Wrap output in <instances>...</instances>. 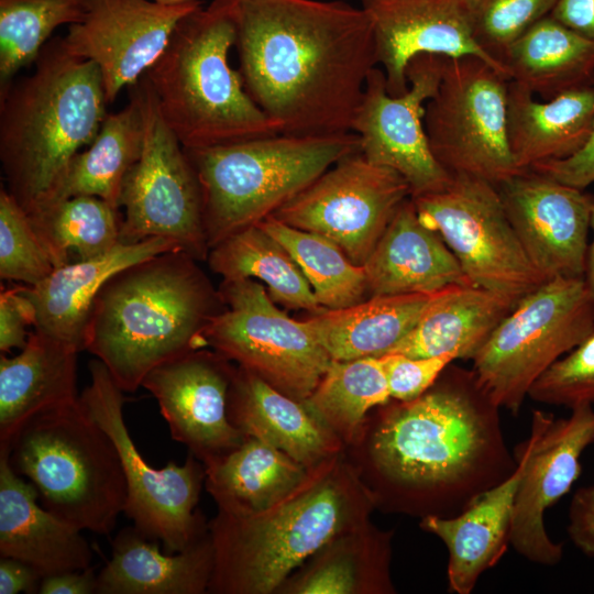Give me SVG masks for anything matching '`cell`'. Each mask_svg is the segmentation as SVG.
Listing matches in <instances>:
<instances>
[{
  "mask_svg": "<svg viewBox=\"0 0 594 594\" xmlns=\"http://www.w3.org/2000/svg\"><path fill=\"white\" fill-rule=\"evenodd\" d=\"M374 33L377 64L391 96L408 90L406 68L419 54L475 55L506 74L475 42L466 0H361ZM508 78V76H507Z\"/></svg>",
  "mask_w": 594,
  "mask_h": 594,
  "instance_id": "21",
  "label": "cell"
},
{
  "mask_svg": "<svg viewBox=\"0 0 594 594\" xmlns=\"http://www.w3.org/2000/svg\"><path fill=\"white\" fill-rule=\"evenodd\" d=\"M517 81L507 84V139L520 169L565 160L581 151L594 129V84L543 102Z\"/></svg>",
  "mask_w": 594,
  "mask_h": 594,
  "instance_id": "27",
  "label": "cell"
},
{
  "mask_svg": "<svg viewBox=\"0 0 594 594\" xmlns=\"http://www.w3.org/2000/svg\"><path fill=\"white\" fill-rule=\"evenodd\" d=\"M591 229L593 231V239L587 248L584 280L594 300V201L591 213Z\"/></svg>",
  "mask_w": 594,
  "mask_h": 594,
  "instance_id": "51",
  "label": "cell"
},
{
  "mask_svg": "<svg viewBox=\"0 0 594 594\" xmlns=\"http://www.w3.org/2000/svg\"><path fill=\"white\" fill-rule=\"evenodd\" d=\"M160 1L175 2V1H182V0H160Z\"/></svg>",
  "mask_w": 594,
  "mask_h": 594,
  "instance_id": "52",
  "label": "cell"
},
{
  "mask_svg": "<svg viewBox=\"0 0 594 594\" xmlns=\"http://www.w3.org/2000/svg\"><path fill=\"white\" fill-rule=\"evenodd\" d=\"M142 108V152L128 173L120 196V239L124 243L161 237L196 260L209 253L201 186L177 136L163 119L143 76L133 85Z\"/></svg>",
  "mask_w": 594,
  "mask_h": 594,
  "instance_id": "11",
  "label": "cell"
},
{
  "mask_svg": "<svg viewBox=\"0 0 594 594\" xmlns=\"http://www.w3.org/2000/svg\"><path fill=\"white\" fill-rule=\"evenodd\" d=\"M54 270L52 260L37 238L29 215L10 195L0 189V277L33 286Z\"/></svg>",
  "mask_w": 594,
  "mask_h": 594,
  "instance_id": "40",
  "label": "cell"
},
{
  "mask_svg": "<svg viewBox=\"0 0 594 594\" xmlns=\"http://www.w3.org/2000/svg\"><path fill=\"white\" fill-rule=\"evenodd\" d=\"M557 1L466 0L474 40L503 66L508 47L535 23L549 15Z\"/></svg>",
  "mask_w": 594,
  "mask_h": 594,
  "instance_id": "41",
  "label": "cell"
},
{
  "mask_svg": "<svg viewBox=\"0 0 594 594\" xmlns=\"http://www.w3.org/2000/svg\"><path fill=\"white\" fill-rule=\"evenodd\" d=\"M31 74L0 91V162L6 189L32 215L55 201L78 153L96 138L108 105L101 74L50 40Z\"/></svg>",
  "mask_w": 594,
  "mask_h": 594,
  "instance_id": "3",
  "label": "cell"
},
{
  "mask_svg": "<svg viewBox=\"0 0 594 594\" xmlns=\"http://www.w3.org/2000/svg\"><path fill=\"white\" fill-rule=\"evenodd\" d=\"M290 254L324 309H342L364 300L369 292L363 266L353 263L330 239L290 227L271 216L258 223Z\"/></svg>",
  "mask_w": 594,
  "mask_h": 594,
  "instance_id": "37",
  "label": "cell"
},
{
  "mask_svg": "<svg viewBox=\"0 0 594 594\" xmlns=\"http://www.w3.org/2000/svg\"><path fill=\"white\" fill-rule=\"evenodd\" d=\"M370 452L389 503L421 518L460 514L517 466L501 408L451 364L420 397L382 410Z\"/></svg>",
  "mask_w": 594,
  "mask_h": 594,
  "instance_id": "2",
  "label": "cell"
},
{
  "mask_svg": "<svg viewBox=\"0 0 594 594\" xmlns=\"http://www.w3.org/2000/svg\"><path fill=\"white\" fill-rule=\"evenodd\" d=\"M89 0H0V91L37 58L61 25L78 23Z\"/></svg>",
  "mask_w": 594,
  "mask_h": 594,
  "instance_id": "39",
  "label": "cell"
},
{
  "mask_svg": "<svg viewBox=\"0 0 594 594\" xmlns=\"http://www.w3.org/2000/svg\"><path fill=\"white\" fill-rule=\"evenodd\" d=\"M94 568L64 571L42 578L40 594H94L98 581Z\"/></svg>",
  "mask_w": 594,
  "mask_h": 594,
  "instance_id": "48",
  "label": "cell"
},
{
  "mask_svg": "<svg viewBox=\"0 0 594 594\" xmlns=\"http://www.w3.org/2000/svg\"><path fill=\"white\" fill-rule=\"evenodd\" d=\"M386 375L391 397L410 402L425 394L455 358L441 354L430 358H410L399 353L380 356Z\"/></svg>",
  "mask_w": 594,
  "mask_h": 594,
  "instance_id": "43",
  "label": "cell"
},
{
  "mask_svg": "<svg viewBox=\"0 0 594 594\" xmlns=\"http://www.w3.org/2000/svg\"><path fill=\"white\" fill-rule=\"evenodd\" d=\"M566 418L532 411L530 435L517 446L524 469L517 485L509 543L524 559L553 566L563 546L549 536L544 514L572 487L581 474V455L594 442V408L583 405Z\"/></svg>",
  "mask_w": 594,
  "mask_h": 594,
  "instance_id": "17",
  "label": "cell"
},
{
  "mask_svg": "<svg viewBox=\"0 0 594 594\" xmlns=\"http://www.w3.org/2000/svg\"><path fill=\"white\" fill-rule=\"evenodd\" d=\"M363 268L372 296L431 294L471 284L443 239L421 222L411 197L397 209Z\"/></svg>",
  "mask_w": 594,
  "mask_h": 594,
  "instance_id": "24",
  "label": "cell"
},
{
  "mask_svg": "<svg viewBox=\"0 0 594 594\" xmlns=\"http://www.w3.org/2000/svg\"><path fill=\"white\" fill-rule=\"evenodd\" d=\"M356 570L353 562L343 557L332 559L309 573L296 587L305 594H345L356 590Z\"/></svg>",
  "mask_w": 594,
  "mask_h": 594,
  "instance_id": "45",
  "label": "cell"
},
{
  "mask_svg": "<svg viewBox=\"0 0 594 594\" xmlns=\"http://www.w3.org/2000/svg\"><path fill=\"white\" fill-rule=\"evenodd\" d=\"M219 292L226 307L205 329L201 348L304 402L332 362L307 321L289 318L253 279L223 280Z\"/></svg>",
  "mask_w": 594,
  "mask_h": 594,
  "instance_id": "12",
  "label": "cell"
},
{
  "mask_svg": "<svg viewBox=\"0 0 594 594\" xmlns=\"http://www.w3.org/2000/svg\"><path fill=\"white\" fill-rule=\"evenodd\" d=\"M88 367L90 383L79 399L116 444L128 490L124 514L140 532L160 540L166 552L187 549L201 538L195 508L206 469L191 453L183 465L174 462L161 469L150 465L125 425L122 388L99 359L91 360Z\"/></svg>",
  "mask_w": 594,
  "mask_h": 594,
  "instance_id": "14",
  "label": "cell"
},
{
  "mask_svg": "<svg viewBox=\"0 0 594 594\" xmlns=\"http://www.w3.org/2000/svg\"><path fill=\"white\" fill-rule=\"evenodd\" d=\"M29 218L54 268L103 255L121 242L119 210L95 196L55 201Z\"/></svg>",
  "mask_w": 594,
  "mask_h": 594,
  "instance_id": "36",
  "label": "cell"
},
{
  "mask_svg": "<svg viewBox=\"0 0 594 594\" xmlns=\"http://www.w3.org/2000/svg\"><path fill=\"white\" fill-rule=\"evenodd\" d=\"M529 169L544 174L564 185L585 189L594 183V129L585 146L573 156L540 163Z\"/></svg>",
  "mask_w": 594,
  "mask_h": 594,
  "instance_id": "46",
  "label": "cell"
},
{
  "mask_svg": "<svg viewBox=\"0 0 594 594\" xmlns=\"http://www.w3.org/2000/svg\"><path fill=\"white\" fill-rule=\"evenodd\" d=\"M239 70L282 134L352 132L378 66L373 26L345 0H235Z\"/></svg>",
  "mask_w": 594,
  "mask_h": 594,
  "instance_id": "1",
  "label": "cell"
},
{
  "mask_svg": "<svg viewBox=\"0 0 594 594\" xmlns=\"http://www.w3.org/2000/svg\"><path fill=\"white\" fill-rule=\"evenodd\" d=\"M532 400L573 409L594 404V327L573 350L554 362L531 386Z\"/></svg>",
  "mask_w": 594,
  "mask_h": 594,
  "instance_id": "42",
  "label": "cell"
},
{
  "mask_svg": "<svg viewBox=\"0 0 594 594\" xmlns=\"http://www.w3.org/2000/svg\"><path fill=\"white\" fill-rule=\"evenodd\" d=\"M566 531L573 544L594 558V485L579 488L572 496Z\"/></svg>",
  "mask_w": 594,
  "mask_h": 594,
  "instance_id": "47",
  "label": "cell"
},
{
  "mask_svg": "<svg viewBox=\"0 0 594 594\" xmlns=\"http://www.w3.org/2000/svg\"><path fill=\"white\" fill-rule=\"evenodd\" d=\"M437 293L372 296L351 307L326 309L306 321L332 360L378 358L415 327Z\"/></svg>",
  "mask_w": 594,
  "mask_h": 594,
  "instance_id": "31",
  "label": "cell"
},
{
  "mask_svg": "<svg viewBox=\"0 0 594 594\" xmlns=\"http://www.w3.org/2000/svg\"><path fill=\"white\" fill-rule=\"evenodd\" d=\"M508 78L475 55L447 57L441 82L425 106L430 150L449 174L497 186L518 168L506 127Z\"/></svg>",
  "mask_w": 594,
  "mask_h": 594,
  "instance_id": "10",
  "label": "cell"
},
{
  "mask_svg": "<svg viewBox=\"0 0 594 594\" xmlns=\"http://www.w3.org/2000/svg\"><path fill=\"white\" fill-rule=\"evenodd\" d=\"M200 7V0H89L63 40L72 54L96 64L113 103L158 59L178 22Z\"/></svg>",
  "mask_w": 594,
  "mask_h": 594,
  "instance_id": "18",
  "label": "cell"
},
{
  "mask_svg": "<svg viewBox=\"0 0 594 594\" xmlns=\"http://www.w3.org/2000/svg\"><path fill=\"white\" fill-rule=\"evenodd\" d=\"M36 312L32 301L21 286L2 289L0 294V351L23 349L30 332L35 326Z\"/></svg>",
  "mask_w": 594,
  "mask_h": 594,
  "instance_id": "44",
  "label": "cell"
},
{
  "mask_svg": "<svg viewBox=\"0 0 594 594\" xmlns=\"http://www.w3.org/2000/svg\"><path fill=\"white\" fill-rule=\"evenodd\" d=\"M531 264L550 280L584 277L594 197L534 169L496 186Z\"/></svg>",
  "mask_w": 594,
  "mask_h": 594,
  "instance_id": "19",
  "label": "cell"
},
{
  "mask_svg": "<svg viewBox=\"0 0 594 594\" xmlns=\"http://www.w3.org/2000/svg\"><path fill=\"white\" fill-rule=\"evenodd\" d=\"M410 197V187L399 173L370 162L358 151L338 161L273 217L330 239L363 266L397 209Z\"/></svg>",
  "mask_w": 594,
  "mask_h": 594,
  "instance_id": "15",
  "label": "cell"
},
{
  "mask_svg": "<svg viewBox=\"0 0 594 594\" xmlns=\"http://www.w3.org/2000/svg\"><path fill=\"white\" fill-rule=\"evenodd\" d=\"M211 537L200 538L180 552L162 553L134 526L119 531L111 559L97 575L98 594H198L212 578Z\"/></svg>",
  "mask_w": 594,
  "mask_h": 594,
  "instance_id": "28",
  "label": "cell"
},
{
  "mask_svg": "<svg viewBox=\"0 0 594 594\" xmlns=\"http://www.w3.org/2000/svg\"><path fill=\"white\" fill-rule=\"evenodd\" d=\"M349 487L327 479L264 513L219 510L212 521L209 588L268 593L305 559L344 531L353 516Z\"/></svg>",
  "mask_w": 594,
  "mask_h": 594,
  "instance_id": "8",
  "label": "cell"
},
{
  "mask_svg": "<svg viewBox=\"0 0 594 594\" xmlns=\"http://www.w3.org/2000/svg\"><path fill=\"white\" fill-rule=\"evenodd\" d=\"M515 471L486 491L473 504L452 517L426 516L420 527L446 546L449 591L470 594L481 575L504 556L509 543L514 499L524 469L522 452L516 447Z\"/></svg>",
  "mask_w": 594,
  "mask_h": 594,
  "instance_id": "26",
  "label": "cell"
},
{
  "mask_svg": "<svg viewBox=\"0 0 594 594\" xmlns=\"http://www.w3.org/2000/svg\"><path fill=\"white\" fill-rule=\"evenodd\" d=\"M391 398L381 358L367 356L332 360L304 404L324 426L349 436L371 408L385 406Z\"/></svg>",
  "mask_w": 594,
  "mask_h": 594,
  "instance_id": "38",
  "label": "cell"
},
{
  "mask_svg": "<svg viewBox=\"0 0 594 594\" xmlns=\"http://www.w3.org/2000/svg\"><path fill=\"white\" fill-rule=\"evenodd\" d=\"M447 57H413L406 68L408 90L397 97L388 94L383 69L373 68L352 123L361 154L399 173L411 197L438 191L451 178L435 158L424 125L426 102L439 88Z\"/></svg>",
  "mask_w": 594,
  "mask_h": 594,
  "instance_id": "16",
  "label": "cell"
},
{
  "mask_svg": "<svg viewBox=\"0 0 594 594\" xmlns=\"http://www.w3.org/2000/svg\"><path fill=\"white\" fill-rule=\"evenodd\" d=\"M38 492L0 454V554L30 564L42 578L90 566L81 531L37 503Z\"/></svg>",
  "mask_w": 594,
  "mask_h": 594,
  "instance_id": "23",
  "label": "cell"
},
{
  "mask_svg": "<svg viewBox=\"0 0 594 594\" xmlns=\"http://www.w3.org/2000/svg\"><path fill=\"white\" fill-rule=\"evenodd\" d=\"M550 15L578 34L594 41V0H558Z\"/></svg>",
  "mask_w": 594,
  "mask_h": 594,
  "instance_id": "50",
  "label": "cell"
},
{
  "mask_svg": "<svg viewBox=\"0 0 594 594\" xmlns=\"http://www.w3.org/2000/svg\"><path fill=\"white\" fill-rule=\"evenodd\" d=\"M173 250L180 248L161 237L120 242L103 255L65 264L38 284L21 286L35 308L34 330L84 351L91 308L103 284L129 265Z\"/></svg>",
  "mask_w": 594,
  "mask_h": 594,
  "instance_id": "22",
  "label": "cell"
},
{
  "mask_svg": "<svg viewBox=\"0 0 594 594\" xmlns=\"http://www.w3.org/2000/svg\"><path fill=\"white\" fill-rule=\"evenodd\" d=\"M77 351L38 331L21 352L0 356V454L34 417L78 400Z\"/></svg>",
  "mask_w": 594,
  "mask_h": 594,
  "instance_id": "25",
  "label": "cell"
},
{
  "mask_svg": "<svg viewBox=\"0 0 594 594\" xmlns=\"http://www.w3.org/2000/svg\"><path fill=\"white\" fill-rule=\"evenodd\" d=\"M411 199L421 222L443 239L472 285L519 301L546 282L492 183L452 174L442 189Z\"/></svg>",
  "mask_w": 594,
  "mask_h": 594,
  "instance_id": "13",
  "label": "cell"
},
{
  "mask_svg": "<svg viewBox=\"0 0 594 594\" xmlns=\"http://www.w3.org/2000/svg\"><path fill=\"white\" fill-rule=\"evenodd\" d=\"M185 151L201 186L210 251L229 235L273 216L342 157L360 151V140L354 132L279 133Z\"/></svg>",
  "mask_w": 594,
  "mask_h": 594,
  "instance_id": "6",
  "label": "cell"
},
{
  "mask_svg": "<svg viewBox=\"0 0 594 594\" xmlns=\"http://www.w3.org/2000/svg\"><path fill=\"white\" fill-rule=\"evenodd\" d=\"M502 64L509 80L550 100L594 84V41L549 14L508 47Z\"/></svg>",
  "mask_w": 594,
  "mask_h": 594,
  "instance_id": "33",
  "label": "cell"
},
{
  "mask_svg": "<svg viewBox=\"0 0 594 594\" xmlns=\"http://www.w3.org/2000/svg\"><path fill=\"white\" fill-rule=\"evenodd\" d=\"M594 327L584 277H558L522 297L472 358L479 385L518 415L534 383Z\"/></svg>",
  "mask_w": 594,
  "mask_h": 594,
  "instance_id": "9",
  "label": "cell"
},
{
  "mask_svg": "<svg viewBox=\"0 0 594 594\" xmlns=\"http://www.w3.org/2000/svg\"><path fill=\"white\" fill-rule=\"evenodd\" d=\"M207 257L223 280L258 279L275 302L314 315L326 310L287 250L258 223L223 239Z\"/></svg>",
  "mask_w": 594,
  "mask_h": 594,
  "instance_id": "35",
  "label": "cell"
},
{
  "mask_svg": "<svg viewBox=\"0 0 594 594\" xmlns=\"http://www.w3.org/2000/svg\"><path fill=\"white\" fill-rule=\"evenodd\" d=\"M517 302L471 284L447 287L435 295L415 327L388 353L472 360Z\"/></svg>",
  "mask_w": 594,
  "mask_h": 594,
  "instance_id": "30",
  "label": "cell"
},
{
  "mask_svg": "<svg viewBox=\"0 0 594 594\" xmlns=\"http://www.w3.org/2000/svg\"><path fill=\"white\" fill-rule=\"evenodd\" d=\"M196 258L173 250L112 275L95 298L85 350L123 392H135L156 366L201 348L202 333L226 304Z\"/></svg>",
  "mask_w": 594,
  "mask_h": 594,
  "instance_id": "4",
  "label": "cell"
},
{
  "mask_svg": "<svg viewBox=\"0 0 594 594\" xmlns=\"http://www.w3.org/2000/svg\"><path fill=\"white\" fill-rule=\"evenodd\" d=\"M8 454L42 506L80 531L107 536L124 513L128 490L116 444L79 398L28 421Z\"/></svg>",
  "mask_w": 594,
  "mask_h": 594,
  "instance_id": "7",
  "label": "cell"
},
{
  "mask_svg": "<svg viewBox=\"0 0 594 594\" xmlns=\"http://www.w3.org/2000/svg\"><path fill=\"white\" fill-rule=\"evenodd\" d=\"M42 576L28 563L10 558L0 559V594L38 593Z\"/></svg>",
  "mask_w": 594,
  "mask_h": 594,
  "instance_id": "49",
  "label": "cell"
},
{
  "mask_svg": "<svg viewBox=\"0 0 594 594\" xmlns=\"http://www.w3.org/2000/svg\"><path fill=\"white\" fill-rule=\"evenodd\" d=\"M205 469L207 488L219 509L243 515L277 506L306 479L304 465L251 437Z\"/></svg>",
  "mask_w": 594,
  "mask_h": 594,
  "instance_id": "32",
  "label": "cell"
},
{
  "mask_svg": "<svg viewBox=\"0 0 594 594\" xmlns=\"http://www.w3.org/2000/svg\"><path fill=\"white\" fill-rule=\"evenodd\" d=\"M227 360L218 352L195 350L156 366L141 385L157 400L172 438L206 465L246 439L229 417L235 373Z\"/></svg>",
  "mask_w": 594,
  "mask_h": 594,
  "instance_id": "20",
  "label": "cell"
},
{
  "mask_svg": "<svg viewBox=\"0 0 594 594\" xmlns=\"http://www.w3.org/2000/svg\"><path fill=\"white\" fill-rule=\"evenodd\" d=\"M231 422L304 466H312L334 448L331 435L304 404L240 366L229 395Z\"/></svg>",
  "mask_w": 594,
  "mask_h": 594,
  "instance_id": "29",
  "label": "cell"
},
{
  "mask_svg": "<svg viewBox=\"0 0 594 594\" xmlns=\"http://www.w3.org/2000/svg\"><path fill=\"white\" fill-rule=\"evenodd\" d=\"M143 138L142 108L132 86L129 102L107 113L94 141L76 155L55 201L95 196L120 210L122 186L141 155Z\"/></svg>",
  "mask_w": 594,
  "mask_h": 594,
  "instance_id": "34",
  "label": "cell"
},
{
  "mask_svg": "<svg viewBox=\"0 0 594 594\" xmlns=\"http://www.w3.org/2000/svg\"><path fill=\"white\" fill-rule=\"evenodd\" d=\"M237 35V1L212 0L178 22L144 75L163 119L186 150L280 133L229 62Z\"/></svg>",
  "mask_w": 594,
  "mask_h": 594,
  "instance_id": "5",
  "label": "cell"
}]
</instances>
